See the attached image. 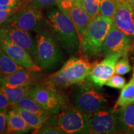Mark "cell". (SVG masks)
I'll use <instances>...</instances> for the list:
<instances>
[{"mask_svg": "<svg viewBox=\"0 0 134 134\" xmlns=\"http://www.w3.org/2000/svg\"><path fill=\"white\" fill-rule=\"evenodd\" d=\"M29 96L51 114L60 113L65 106L63 97L48 82L32 86Z\"/></svg>", "mask_w": 134, "mask_h": 134, "instance_id": "cell-6", "label": "cell"}, {"mask_svg": "<svg viewBox=\"0 0 134 134\" xmlns=\"http://www.w3.org/2000/svg\"><path fill=\"white\" fill-rule=\"evenodd\" d=\"M36 132L39 134H65V132L62 130L58 125H51L44 123L39 129Z\"/></svg>", "mask_w": 134, "mask_h": 134, "instance_id": "cell-28", "label": "cell"}, {"mask_svg": "<svg viewBox=\"0 0 134 134\" xmlns=\"http://www.w3.org/2000/svg\"><path fill=\"white\" fill-rule=\"evenodd\" d=\"M117 6L118 0H100V14L113 20Z\"/></svg>", "mask_w": 134, "mask_h": 134, "instance_id": "cell-25", "label": "cell"}, {"mask_svg": "<svg viewBox=\"0 0 134 134\" xmlns=\"http://www.w3.org/2000/svg\"><path fill=\"white\" fill-rule=\"evenodd\" d=\"M0 32L13 43L26 50L38 65L36 40L32 37L31 32L3 24L0 26Z\"/></svg>", "mask_w": 134, "mask_h": 134, "instance_id": "cell-10", "label": "cell"}, {"mask_svg": "<svg viewBox=\"0 0 134 134\" xmlns=\"http://www.w3.org/2000/svg\"><path fill=\"white\" fill-rule=\"evenodd\" d=\"M4 24L25 31L36 32L46 26V18L41 9L29 5L15 13Z\"/></svg>", "mask_w": 134, "mask_h": 134, "instance_id": "cell-7", "label": "cell"}, {"mask_svg": "<svg viewBox=\"0 0 134 134\" xmlns=\"http://www.w3.org/2000/svg\"><path fill=\"white\" fill-rule=\"evenodd\" d=\"M130 70H131V66L127 57H123V58L118 60L115 64V73L117 75H124L129 73Z\"/></svg>", "mask_w": 134, "mask_h": 134, "instance_id": "cell-27", "label": "cell"}, {"mask_svg": "<svg viewBox=\"0 0 134 134\" xmlns=\"http://www.w3.org/2000/svg\"><path fill=\"white\" fill-rule=\"evenodd\" d=\"M133 20H134V10L133 11Z\"/></svg>", "mask_w": 134, "mask_h": 134, "instance_id": "cell-39", "label": "cell"}, {"mask_svg": "<svg viewBox=\"0 0 134 134\" xmlns=\"http://www.w3.org/2000/svg\"><path fill=\"white\" fill-rule=\"evenodd\" d=\"M32 85H27L17 87L0 86V90L7 96L11 104L13 105L22 99L29 96L30 90Z\"/></svg>", "mask_w": 134, "mask_h": 134, "instance_id": "cell-20", "label": "cell"}, {"mask_svg": "<svg viewBox=\"0 0 134 134\" xmlns=\"http://www.w3.org/2000/svg\"><path fill=\"white\" fill-rule=\"evenodd\" d=\"M0 47L19 66L30 71L38 72L42 71L39 65L35 62L32 57L26 50L13 43L3 35L0 39Z\"/></svg>", "mask_w": 134, "mask_h": 134, "instance_id": "cell-11", "label": "cell"}, {"mask_svg": "<svg viewBox=\"0 0 134 134\" xmlns=\"http://www.w3.org/2000/svg\"><path fill=\"white\" fill-rule=\"evenodd\" d=\"M100 0H76L73 3L79 6L92 19L100 15Z\"/></svg>", "mask_w": 134, "mask_h": 134, "instance_id": "cell-24", "label": "cell"}, {"mask_svg": "<svg viewBox=\"0 0 134 134\" xmlns=\"http://www.w3.org/2000/svg\"><path fill=\"white\" fill-rule=\"evenodd\" d=\"M45 18L46 26L61 48L68 54L76 53L80 49V39L68 13L57 6L48 10Z\"/></svg>", "mask_w": 134, "mask_h": 134, "instance_id": "cell-1", "label": "cell"}, {"mask_svg": "<svg viewBox=\"0 0 134 134\" xmlns=\"http://www.w3.org/2000/svg\"><path fill=\"white\" fill-rule=\"evenodd\" d=\"M134 103V79L132 78L129 83L122 88L120 96L114 107L113 112L125 108Z\"/></svg>", "mask_w": 134, "mask_h": 134, "instance_id": "cell-19", "label": "cell"}, {"mask_svg": "<svg viewBox=\"0 0 134 134\" xmlns=\"http://www.w3.org/2000/svg\"><path fill=\"white\" fill-rule=\"evenodd\" d=\"M57 6L68 13L76 28L80 42L91 24L93 19L83 9L68 0H62Z\"/></svg>", "mask_w": 134, "mask_h": 134, "instance_id": "cell-15", "label": "cell"}, {"mask_svg": "<svg viewBox=\"0 0 134 134\" xmlns=\"http://www.w3.org/2000/svg\"><path fill=\"white\" fill-rule=\"evenodd\" d=\"M131 46V38L113 24L103 42L102 55L105 57L117 54L122 57H127Z\"/></svg>", "mask_w": 134, "mask_h": 134, "instance_id": "cell-9", "label": "cell"}, {"mask_svg": "<svg viewBox=\"0 0 134 134\" xmlns=\"http://www.w3.org/2000/svg\"><path fill=\"white\" fill-rule=\"evenodd\" d=\"M24 1V0H0V5L9 8L23 5Z\"/></svg>", "mask_w": 134, "mask_h": 134, "instance_id": "cell-32", "label": "cell"}, {"mask_svg": "<svg viewBox=\"0 0 134 134\" xmlns=\"http://www.w3.org/2000/svg\"><path fill=\"white\" fill-rule=\"evenodd\" d=\"M13 107L7 96L0 90V110H6L9 107Z\"/></svg>", "mask_w": 134, "mask_h": 134, "instance_id": "cell-33", "label": "cell"}, {"mask_svg": "<svg viewBox=\"0 0 134 134\" xmlns=\"http://www.w3.org/2000/svg\"><path fill=\"white\" fill-rule=\"evenodd\" d=\"M31 129L14 107L7 112V133H25Z\"/></svg>", "mask_w": 134, "mask_h": 134, "instance_id": "cell-18", "label": "cell"}, {"mask_svg": "<svg viewBox=\"0 0 134 134\" xmlns=\"http://www.w3.org/2000/svg\"><path fill=\"white\" fill-rule=\"evenodd\" d=\"M113 25V20L100 14L94 18L80 43V50L83 56H101L103 42Z\"/></svg>", "mask_w": 134, "mask_h": 134, "instance_id": "cell-3", "label": "cell"}, {"mask_svg": "<svg viewBox=\"0 0 134 134\" xmlns=\"http://www.w3.org/2000/svg\"><path fill=\"white\" fill-rule=\"evenodd\" d=\"M62 0H29V5L39 9L52 8L57 6Z\"/></svg>", "mask_w": 134, "mask_h": 134, "instance_id": "cell-26", "label": "cell"}, {"mask_svg": "<svg viewBox=\"0 0 134 134\" xmlns=\"http://www.w3.org/2000/svg\"><path fill=\"white\" fill-rule=\"evenodd\" d=\"M120 55H112L106 57L99 63L92 65L87 79L97 87L101 88L115 73V66Z\"/></svg>", "mask_w": 134, "mask_h": 134, "instance_id": "cell-12", "label": "cell"}, {"mask_svg": "<svg viewBox=\"0 0 134 134\" xmlns=\"http://www.w3.org/2000/svg\"><path fill=\"white\" fill-rule=\"evenodd\" d=\"M90 133H115L117 130L113 110L105 109L88 115Z\"/></svg>", "mask_w": 134, "mask_h": 134, "instance_id": "cell-13", "label": "cell"}, {"mask_svg": "<svg viewBox=\"0 0 134 134\" xmlns=\"http://www.w3.org/2000/svg\"><path fill=\"white\" fill-rule=\"evenodd\" d=\"M1 37H2V34H1V32H0V39H1Z\"/></svg>", "mask_w": 134, "mask_h": 134, "instance_id": "cell-37", "label": "cell"}, {"mask_svg": "<svg viewBox=\"0 0 134 134\" xmlns=\"http://www.w3.org/2000/svg\"><path fill=\"white\" fill-rule=\"evenodd\" d=\"M7 110H0V133H6Z\"/></svg>", "mask_w": 134, "mask_h": 134, "instance_id": "cell-31", "label": "cell"}, {"mask_svg": "<svg viewBox=\"0 0 134 134\" xmlns=\"http://www.w3.org/2000/svg\"><path fill=\"white\" fill-rule=\"evenodd\" d=\"M23 7L22 5L21 6H16V7L9 8L7 9H3L0 11V26L4 24L11 17H12L15 13L21 10Z\"/></svg>", "mask_w": 134, "mask_h": 134, "instance_id": "cell-29", "label": "cell"}, {"mask_svg": "<svg viewBox=\"0 0 134 134\" xmlns=\"http://www.w3.org/2000/svg\"><path fill=\"white\" fill-rule=\"evenodd\" d=\"M36 33L38 65L42 70H52L64 58L60 45L48 30L42 28Z\"/></svg>", "mask_w": 134, "mask_h": 134, "instance_id": "cell-4", "label": "cell"}, {"mask_svg": "<svg viewBox=\"0 0 134 134\" xmlns=\"http://www.w3.org/2000/svg\"><path fill=\"white\" fill-rule=\"evenodd\" d=\"M38 73V71H32L26 69H22L11 74L3 75L2 86L17 87L27 85H32L37 77Z\"/></svg>", "mask_w": 134, "mask_h": 134, "instance_id": "cell-16", "label": "cell"}, {"mask_svg": "<svg viewBox=\"0 0 134 134\" xmlns=\"http://www.w3.org/2000/svg\"><path fill=\"white\" fill-rule=\"evenodd\" d=\"M114 114L117 132L134 133V103Z\"/></svg>", "mask_w": 134, "mask_h": 134, "instance_id": "cell-17", "label": "cell"}, {"mask_svg": "<svg viewBox=\"0 0 134 134\" xmlns=\"http://www.w3.org/2000/svg\"><path fill=\"white\" fill-rule=\"evenodd\" d=\"M57 125L65 134L90 133L88 115L75 108L66 109L60 113Z\"/></svg>", "mask_w": 134, "mask_h": 134, "instance_id": "cell-8", "label": "cell"}, {"mask_svg": "<svg viewBox=\"0 0 134 134\" xmlns=\"http://www.w3.org/2000/svg\"><path fill=\"white\" fill-rule=\"evenodd\" d=\"M68 1H71V2H73V1H76V0H68Z\"/></svg>", "mask_w": 134, "mask_h": 134, "instance_id": "cell-36", "label": "cell"}, {"mask_svg": "<svg viewBox=\"0 0 134 134\" xmlns=\"http://www.w3.org/2000/svg\"><path fill=\"white\" fill-rule=\"evenodd\" d=\"M133 9L129 0H118V6L113 20V24L130 38H134Z\"/></svg>", "mask_w": 134, "mask_h": 134, "instance_id": "cell-14", "label": "cell"}, {"mask_svg": "<svg viewBox=\"0 0 134 134\" xmlns=\"http://www.w3.org/2000/svg\"><path fill=\"white\" fill-rule=\"evenodd\" d=\"M3 75L1 74V73H0V86H2V78H3Z\"/></svg>", "mask_w": 134, "mask_h": 134, "instance_id": "cell-34", "label": "cell"}, {"mask_svg": "<svg viewBox=\"0 0 134 134\" xmlns=\"http://www.w3.org/2000/svg\"><path fill=\"white\" fill-rule=\"evenodd\" d=\"M14 108L24 119L27 124L30 127V128L31 129L36 130V131L39 129L47 120V119L41 117L40 115L27 110L18 108V107H14Z\"/></svg>", "mask_w": 134, "mask_h": 134, "instance_id": "cell-22", "label": "cell"}, {"mask_svg": "<svg viewBox=\"0 0 134 134\" xmlns=\"http://www.w3.org/2000/svg\"><path fill=\"white\" fill-rule=\"evenodd\" d=\"M13 107H18V108L24 109L46 119L49 118L51 114L42 108L41 105L30 96H27L26 98L22 99L18 103L14 104Z\"/></svg>", "mask_w": 134, "mask_h": 134, "instance_id": "cell-21", "label": "cell"}, {"mask_svg": "<svg viewBox=\"0 0 134 134\" xmlns=\"http://www.w3.org/2000/svg\"><path fill=\"white\" fill-rule=\"evenodd\" d=\"M22 69L25 68L17 64L0 47V73L9 75Z\"/></svg>", "mask_w": 134, "mask_h": 134, "instance_id": "cell-23", "label": "cell"}, {"mask_svg": "<svg viewBox=\"0 0 134 134\" xmlns=\"http://www.w3.org/2000/svg\"><path fill=\"white\" fill-rule=\"evenodd\" d=\"M125 85V79L123 77L118 75H113L108 81L105 83V85L110 88L115 89H122Z\"/></svg>", "mask_w": 134, "mask_h": 134, "instance_id": "cell-30", "label": "cell"}, {"mask_svg": "<svg viewBox=\"0 0 134 134\" xmlns=\"http://www.w3.org/2000/svg\"><path fill=\"white\" fill-rule=\"evenodd\" d=\"M71 99L74 108L88 115L105 108L108 103L103 94L90 85L76 86L72 93Z\"/></svg>", "mask_w": 134, "mask_h": 134, "instance_id": "cell-5", "label": "cell"}, {"mask_svg": "<svg viewBox=\"0 0 134 134\" xmlns=\"http://www.w3.org/2000/svg\"><path fill=\"white\" fill-rule=\"evenodd\" d=\"M130 4H132V7H133V9L134 10V0H130Z\"/></svg>", "mask_w": 134, "mask_h": 134, "instance_id": "cell-35", "label": "cell"}, {"mask_svg": "<svg viewBox=\"0 0 134 134\" xmlns=\"http://www.w3.org/2000/svg\"><path fill=\"white\" fill-rule=\"evenodd\" d=\"M91 66L86 58L73 57L67 60L58 71L50 75L47 82L60 88L80 83L88 78Z\"/></svg>", "mask_w": 134, "mask_h": 134, "instance_id": "cell-2", "label": "cell"}, {"mask_svg": "<svg viewBox=\"0 0 134 134\" xmlns=\"http://www.w3.org/2000/svg\"><path fill=\"white\" fill-rule=\"evenodd\" d=\"M133 78L134 79V66H133Z\"/></svg>", "mask_w": 134, "mask_h": 134, "instance_id": "cell-38", "label": "cell"}]
</instances>
